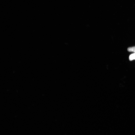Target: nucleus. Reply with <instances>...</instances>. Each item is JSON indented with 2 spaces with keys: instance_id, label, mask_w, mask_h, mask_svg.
Returning a JSON list of instances; mask_svg holds the SVG:
<instances>
[{
  "instance_id": "obj_2",
  "label": "nucleus",
  "mask_w": 135,
  "mask_h": 135,
  "mask_svg": "<svg viewBox=\"0 0 135 135\" xmlns=\"http://www.w3.org/2000/svg\"><path fill=\"white\" fill-rule=\"evenodd\" d=\"M127 50L129 52H133L135 53V46L129 48Z\"/></svg>"
},
{
  "instance_id": "obj_1",
  "label": "nucleus",
  "mask_w": 135,
  "mask_h": 135,
  "mask_svg": "<svg viewBox=\"0 0 135 135\" xmlns=\"http://www.w3.org/2000/svg\"><path fill=\"white\" fill-rule=\"evenodd\" d=\"M129 59L130 61L135 60V53H134L130 55L129 57Z\"/></svg>"
}]
</instances>
